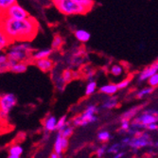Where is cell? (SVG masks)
I'll return each instance as SVG.
<instances>
[{"instance_id": "obj_21", "label": "cell", "mask_w": 158, "mask_h": 158, "mask_svg": "<svg viewBox=\"0 0 158 158\" xmlns=\"http://www.w3.org/2000/svg\"><path fill=\"white\" fill-rule=\"evenodd\" d=\"M97 90V82L93 80L90 81L87 85H86V88H85V95L86 96H90L92 94L95 93V91Z\"/></svg>"}, {"instance_id": "obj_12", "label": "cell", "mask_w": 158, "mask_h": 158, "mask_svg": "<svg viewBox=\"0 0 158 158\" xmlns=\"http://www.w3.org/2000/svg\"><path fill=\"white\" fill-rule=\"evenodd\" d=\"M57 124H58V119L54 116H49L44 120V129L47 132H53L57 130Z\"/></svg>"}, {"instance_id": "obj_35", "label": "cell", "mask_w": 158, "mask_h": 158, "mask_svg": "<svg viewBox=\"0 0 158 158\" xmlns=\"http://www.w3.org/2000/svg\"><path fill=\"white\" fill-rule=\"evenodd\" d=\"M146 129H147V130H149V131H156V130H158V124L157 123L151 124Z\"/></svg>"}, {"instance_id": "obj_19", "label": "cell", "mask_w": 158, "mask_h": 158, "mask_svg": "<svg viewBox=\"0 0 158 158\" xmlns=\"http://www.w3.org/2000/svg\"><path fill=\"white\" fill-rule=\"evenodd\" d=\"M118 106V98L117 97H110L105 99L102 104V107L105 109H113Z\"/></svg>"}, {"instance_id": "obj_9", "label": "cell", "mask_w": 158, "mask_h": 158, "mask_svg": "<svg viewBox=\"0 0 158 158\" xmlns=\"http://www.w3.org/2000/svg\"><path fill=\"white\" fill-rule=\"evenodd\" d=\"M156 73H158V61L152 63V64H150L149 66H147L146 68L143 69L139 74L138 80H139V81H147L151 77L155 75Z\"/></svg>"}, {"instance_id": "obj_6", "label": "cell", "mask_w": 158, "mask_h": 158, "mask_svg": "<svg viewBox=\"0 0 158 158\" xmlns=\"http://www.w3.org/2000/svg\"><path fill=\"white\" fill-rule=\"evenodd\" d=\"M1 17H6V18L13 19V20H24L31 16H30V14H28V12L21 5H19L16 2L14 5L10 7L7 10L3 11L1 13Z\"/></svg>"}, {"instance_id": "obj_17", "label": "cell", "mask_w": 158, "mask_h": 158, "mask_svg": "<svg viewBox=\"0 0 158 158\" xmlns=\"http://www.w3.org/2000/svg\"><path fill=\"white\" fill-rule=\"evenodd\" d=\"M27 63H16L14 64L13 66L11 67L10 71L13 73L16 74H20V73H24L27 71Z\"/></svg>"}, {"instance_id": "obj_3", "label": "cell", "mask_w": 158, "mask_h": 158, "mask_svg": "<svg viewBox=\"0 0 158 158\" xmlns=\"http://www.w3.org/2000/svg\"><path fill=\"white\" fill-rule=\"evenodd\" d=\"M33 48L27 42H21L18 44L11 45L8 50L7 56L10 61L14 63H27V60L32 58Z\"/></svg>"}, {"instance_id": "obj_15", "label": "cell", "mask_w": 158, "mask_h": 158, "mask_svg": "<svg viewBox=\"0 0 158 158\" xmlns=\"http://www.w3.org/2000/svg\"><path fill=\"white\" fill-rule=\"evenodd\" d=\"M75 37L76 39L81 43H86L90 40V33L84 30H77L75 31Z\"/></svg>"}, {"instance_id": "obj_36", "label": "cell", "mask_w": 158, "mask_h": 158, "mask_svg": "<svg viewBox=\"0 0 158 158\" xmlns=\"http://www.w3.org/2000/svg\"><path fill=\"white\" fill-rule=\"evenodd\" d=\"M49 158H62V154H58V153H56L55 152H53L50 154Z\"/></svg>"}, {"instance_id": "obj_11", "label": "cell", "mask_w": 158, "mask_h": 158, "mask_svg": "<svg viewBox=\"0 0 158 158\" xmlns=\"http://www.w3.org/2000/svg\"><path fill=\"white\" fill-rule=\"evenodd\" d=\"M35 65L40 70H42L43 72H49V71H51L53 69V67H54L53 61L51 59H49V58L35 61Z\"/></svg>"}, {"instance_id": "obj_33", "label": "cell", "mask_w": 158, "mask_h": 158, "mask_svg": "<svg viewBox=\"0 0 158 158\" xmlns=\"http://www.w3.org/2000/svg\"><path fill=\"white\" fill-rule=\"evenodd\" d=\"M130 82H131V79H124L121 81H119V83L118 84V89H125L130 84Z\"/></svg>"}, {"instance_id": "obj_25", "label": "cell", "mask_w": 158, "mask_h": 158, "mask_svg": "<svg viewBox=\"0 0 158 158\" xmlns=\"http://www.w3.org/2000/svg\"><path fill=\"white\" fill-rule=\"evenodd\" d=\"M153 90H154V88L151 87V86H149V87H146V88H143V89H141L140 91H138V92L136 93V98H144V97H146L147 95L152 94Z\"/></svg>"}, {"instance_id": "obj_39", "label": "cell", "mask_w": 158, "mask_h": 158, "mask_svg": "<svg viewBox=\"0 0 158 158\" xmlns=\"http://www.w3.org/2000/svg\"><path fill=\"white\" fill-rule=\"evenodd\" d=\"M20 158H21V157H20Z\"/></svg>"}, {"instance_id": "obj_31", "label": "cell", "mask_w": 158, "mask_h": 158, "mask_svg": "<svg viewBox=\"0 0 158 158\" xmlns=\"http://www.w3.org/2000/svg\"><path fill=\"white\" fill-rule=\"evenodd\" d=\"M131 129V122L130 121H121V126H120V131L121 132H126Z\"/></svg>"}, {"instance_id": "obj_27", "label": "cell", "mask_w": 158, "mask_h": 158, "mask_svg": "<svg viewBox=\"0 0 158 158\" xmlns=\"http://www.w3.org/2000/svg\"><path fill=\"white\" fill-rule=\"evenodd\" d=\"M111 138V135L107 131H102L98 134V139L102 142H107Z\"/></svg>"}, {"instance_id": "obj_5", "label": "cell", "mask_w": 158, "mask_h": 158, "mask_svg": "<svg viewBox=\"0 0 158 158\" xmlns=\"http://www.w3.org/2000/svg\"><path fill=\"white\" fill-rule=\"evenodd\" d=\"M97 111H98V107L96 105L87 106V108L84 110V112L81 114L77 116L76 118H73L72 120L73 125L74 126H85L87 124L97 121V117L95 116Z\"/></svg>"}, {"instance_id": "obj_8", "label": "cell", "mask_w": 158, "mask_h": 158, "mask_svg": "<svg viewBox=\"0 0 158 158\" xmlns=\"http://www.w3.org/2000/svg\"><path fill=\"white\" fill-rule=\"evenodd\" d=\"M151 144V136L148 133L145 132H137L136 135L131 137V141L129 143V147L132 149L137 150L141 148H145Z\"/></svg>"}, {"instance_id": "obj_1", "label": "cell", "mask_w": 158, "mask_h": 158, "mask_svg": "<svg viewBox=\"0 0 158 158\" xmlns=\"http://www.w3.org/2000/svg\"><path fill=\"white\" fill-rule=\"evenodd\" d=\"M1 31L12 42H27L35 37L38 31V23L33 17H28L24 20L1 17Z\"/></svg>"}, {"instance_id": "obj_38", "label": "cell", "mask_w": 158, "mask_h": 158, "mask_svg": "<svg viewBox=\"0 0 158 158\" xmlns=\"http://www.w3.org/2000/svg\"><path fill=\"white\" fill-rule=\"evenodd\" d=\"M7 158H18V157H15V156H12V155H9Z\"/></svg>"}, {"instance_id": "obj_34", "label": "cell", "mask_w": 158, "mask_h": 158, "mask_svg": "<svg viewBox=\"0 0 158 158\" xmlns=\"http://www.w3.org/2000/svg\"><path fill=\"white\" fill-rule=\"evenodd\" d=\"M8 61H9V58H8L7 54H3V53H2L1 55H0V64H6Z\"/></svg>"}, {"instance_id": "obj_13", "label": "cell", "mask_w": 158, "mask_h": 158, "mask_svg": "<svg viewBox=\"0 0 158 158\" xmlns=\"http://www.w3.org/2000/svg\"><path fill=\"white\" fill-rule=\"evenodd\" d=\"M52 53V48H45V49H40L36 52L33 53L32 55V60L34 61H39L43 59H48V57Z\"/></svg>"}, {"instance_id": "obj_37", "label": "cell", "mask_w": 158, "mask_h": 158, "mask_svg": "<svg viewBox=\"0 0 158 158\" xmlns=\"http://www.w3.org/2000/svg\"><path fill=\"white\" fill-rule=\"evenodd\" d=\"M124 155H125V152H119L118 153L114 154V158H122V157H124Z\"/></svg>"}, {"instance_id": "obj_7", "label": "cell", "mask_w": 158, "mask_h": 158, "mask_svg": "<svg viewBox=\"0 0 158 158\" xmlns=\"http://www.w3.org/2000/svg\"><path fill=\"white\" fill-rule=\"evenodd\" d=\"M16 104V98L11 93H5L1 95L0 98V110H1V118H5L8 117L10 110Z\"/></svg>"}, {"instance_id": "obj_4", "label": "cell", "mask_w": 158, "mask_h": 158, "mask_svg": "<svg viewBox=\"0 0 158 158\" xmlns=\"http://www.w3.org/2000/svg\"><path fill=\"white\" fill-rule=\"evenodd\" d=\"M158 122V111L145 110L131 121V128L133 130L139 132L141 129H146L149 125Z\"/></svg>"}, {"instance_id": "obj_14", "label": "cell", "mask_w": 158, "mask_h": 158, "mask_svg": "<svg viewBox=\"0 0 158 158\" xmlns=\"http://www.w3.org/2000/svg\"><path fill=\"white\" fill-rule=\"evenodd\" d=\"M118 90V84H114V83H109V84H105L103 86H102L99 89V91L102 93H104L108 96H113L114 95Z\"/></svg>"}, {"instance_id": "obj_2", "label": "cell", "mask_w": 158, "mask_h": 158, "mask_svg": "<svg viewBox=\"0 0 158 158\" xmlns=\"http://www.w3.org/2000/svg\"><path fill=\"white\" fill-rule=\"evenodd\" d=\"M53 4L63 14L76 15L91 10L95 2L92 0H54Z\"/></svg>"}, {"instance_id": "obj_32", "label": "cell", "mask_w": 158, "mask_h": 158, "mask_svg": "<svg viewBox=\"0 0 158 158\" xmlns=\"http://www.w3.org/2000/svg\"><path fill=\"white\" fill-rule=\"evenodd\" d=\"M107 150H108V149H107V146H106V145L99 147V148L96 151V154H97V156H98V158L102 157V156L104 155V153L107 152Z\"/></svg>"}, {"instance_id": "obj_29", "label": "cell", "mask_w": 158, "mask_h": 158, "mask_svg": "<svg viewBox=\"0 0 158 158\" xmlns=\"http://www.w3.org/2000/svg\"><path fill=\"white\" fill-rule=\"evenodd\" d=\"M66 119H67L66 116H63L62 118H60L58 119V124H57V131L59 132L60 130H62V129H63L64 127H65V126L67 125Z\"/></svg>"}, {"instance_id": "obj_30", "label": "cell", "mask_w": 158, "mask_h": 158, "mask_svg": "<svg viewBox=\"0 0 158 158\" xmlns=\"http://www.w3.org/2000/svg\"><path fill=\"white\" fill-rule=\"evenodd\" d=\"M148 82H149V85L151 86V87H152V88L157 87L158 86V73H156L155 75L151 77L148 80Z\"/></svg>"}, {"instance_id": "obj_20", "label": "cell", "mask_w": 158, "mask_h": 158, "mask_svg": "<svg viewBox=\"0 0 158 158\" xmlns=\"http://www.w3.org/2000/svg\"><path fill=\"white\" fill-rule=\"evenodd\" d=\"M22 153H23V148L18 144H14L10 146L9 149V155H12V156L20 158V155Z\"/></svg>"}, {"instance_id": "obj_26", "label": "cell", "mask_w": 158, "mask_h": 158, "mask_svg": "<svg viewBox=\"0 0 158 158\" xmlns=\"http://www.w3.org/2000/svg\"><path fill=\"white\" fill-rule=\"evenodd\" d=\"M63 38L60 35H55L52 41V48L54 49H59L63 45Z\"/></svg>"}, {"instance_id": "obj_24", "label": "cell", "mask_w": 158, "mask_h": 158, "mask_svg": "<svg viewBox=\"0 0 158 158\" xmlns=\"http://www.w3.org/2000/svg\"><path fill=\"white\" fill-rule=\"evenodd\" d=\"M15 3H16L15 0H1V1H0V9H1V12L7 10L10 7H11Z\"/></svg>"}, {"instance_id": "obj_10", "label": "cell", "mask_w": 158, "mask_h": 158, "mask_svg": "<svg viewBox=\"0 0 158 158\" xmlns=\"http://www.w3.org/2000/svg\"><path fill=\"white\" fill-rule=\"evenodd\" d=\"M142 108H143V106L138 105V106H135L131 109L127 110L126 112H124L121 114L120 121H130L131 122V119L135 118V116L142 110Z\"/></svg>"}, {"instance_id": "obj_28", "label": "cell", "mask_w": 158, "mask_h": 158, "mask_svg": "<svg viewBox=\"0 0 158 158\" xmlns=\"http://www.w3.org/2000/svg\"><path fill=\"white\" fill-rule=\"evenodd\" d=\"M121 148H122V146H121L120 143H114V144H113L111 147L108 148L107 152L108 153H114V154H117V153L119 152V151H120Z\"/></svg>"}, {"instance_id": "obj_18", "label": "cell", "mask_w": 158, "mask_h": 158, "mask_svg": "<svg viewBox=\"0 0 158 158\" xmlns=\"http://www.w3.org/2000/svg\"><path fill=\"white\" fill-rule=\"evenodd\" d=\"M11 43L12 41L3 31L0 32V49L3 51L5 48H7L10 46V44H11Z\"/></svg>"}, {"instance_id": "obj_22", "label": "cell", "mask_w": 158, "mask_h": 158, "mask_svg": "<svg viewBox=\"0 0 158 158\" xmlns=\"http://www.w3.org/2000/svg\"><path fill=\"white\" fill-rule=\"evenodd\" d=\"M58 133H59L63 137L68 138L69 136H71V135L73 134V127L67 124L65 127H64V128L62 129V130H60Z\"/></svg>"}, {"instance_id": "obj_23", "label": "cell", "mask_w": 158, "mask_h": 158, "mask_svg": "<svg viewBox=\"0 0 158 158\" xmlns=\"http://www.w3.org/2000/svg\"><path fill=\"white\" fill-rule=\"evenodd\" d=\"M110 73L113 76L118 77V76L122 75V73H123V68H122V66L120 64H114L110 68Z\"/></svg>"}, {"instance_id": "obj_16", "label": "cell", "mask_w": 158, "mask_h": 158, "mask_svg": "<svg viewBox=\"0 0 158 158\" xmlns=\"http://www.w3.org/2000/svg\"><path fill=\"white\" fill-rule=\"evenodd\" d=\"M54 152L58 154H62L64 152V146H63V136L58 133L54 142Z\"/></svg>"}]
</instances>
